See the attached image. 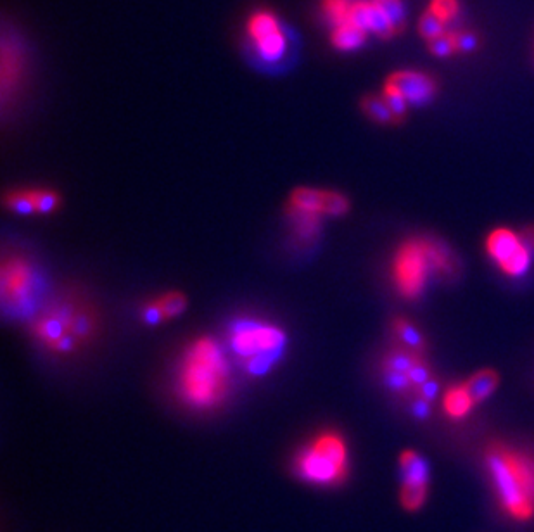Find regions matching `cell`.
<instances>
[{
    "label": "cell",
    "instance_id": "3",
    "mask_svg": "<svg viewBox=\"0 0 534 532\" xmlns=\"http://www.w3.org/2000/svg\"><path fill=\"white\" fill-rule=\"evenodd\" d=\"M455 253L445 242L433 237H414L396 249L391 279L401 298L419 299L431 277L452 279L458 272Z\"/></svg>",
    "mask_w": 534,
    "mask_h": 532
},
{
    "label": "cell",
    "instance_id": "17",
    "mask_svg": "<svg viewBox=\"0 0 534 532\" xmlns=\"http://www.w3.org/2000/svg\"><path fill=\"white\" fill-rule=\"evenodd\" d=\"M325 194H327V190L298 187V189L293 190V194L289 197V208L324 215Z\"/></svg>",
    "mask_w": 534,
    "mask_h": 532
},
{
    "label": "cell",
    "instance_id": "37",
    "mask_svg": "<svg viewBox=\"0 0 534 532\" xmlns=\"http://www.w3.org/2000/svg\"><path fill=\"white\" fill-rule=\"evenodd\" d=\"M412 408H414L415 417L426 418L427 415H429V412H431V403L426 401V399H422L417 396Z\"/></svg>",
    "mask_w": 534,
    "mask_h": 532
},
{
    "label": "cell",
    "instance_id": "1",
    "mask_svg": "<svg viewBox=\"0 0 534 532\" xmlns=\"http://www.w3.org/2000/svg\"><path fill=\"white\" fill-rule=\"evenodd\" d=\"M230 361L215 337L201 336L184 349L175 377L178 398L196 412L222 405L230 389Z\"/></svg>",
    "mask_w": 534,
    "mask_h": 532
},
{
    "label": "cell",
    "instance_id": "11",
    "mask_svg": "<svg viewBox=\"0 0 534 532\" xmlns=\"http://www.w3.org/2000/svg\"><path fill=\"white\" fill-rule=\"evenodd\" d=\"M386 82L393 83L396 89L405 95L410 106L429 104L438 92V83L433 76L422 73V71H396L393 75L388 76Z\"/></svg>",
    "mask_w": 534,
    "mask_h": 532
},
{
    "label": "cell",
    "instance_id": "13",
    "mask_svg": "<svg viewBox=\"0 0 534 532\" xmlns=\"http://www.w3.org/2000/svg\"><path fill=\"white\" fill-rule=\"evenodd\" d=\"M476 401L472 399L469 389L464 384H455L446 389L443 394V412L453 420H462L474 410Z\"/></svg>",
    "mask_w": 534,
    "mask_h": 532
},
{
    "label": "cell",
    "instance_id": "26",
    "mask_svg": "<svg viewBox=\"0 0 534 532\" xmlns=\"http://www.w3.org/2000/svg\"><path fill=\"white\" fill-rule=\"evenodd\" d=\"M4 204L9 211H13L16 215H33L37 213L35 204L28 196V189L9 190L6 197H4Z\"/></svg>",
    "mask_w": 534,
    "mask_h": 532
},
{
    "label": "cell",
    "instance_id": "15",
    "mask_svg": "<svg viewBox=\"0 0 534 532\" xmlns=\"http://www.w3.org/2000/svg\"><path fill=\"white\" fill-rule=\"evenodd\" d=\"M391 330H393L396 344H400V346L410 349V351H415V353H420V355L426 353V337L420 332L419 327L410 322L408 318H395L393 325H391Z\"/></svg>",
    "mask_w": 534,
    "mask_h": 532
},
{
    "label": "cell",
    "instance_id": "35",
    "mask_svg": "<svg viewBox=\"0 0 534 532\" xmlns=\"http://www.w3.org/2000/svg\"><path fill=\"white\" fill-rule=\"evenodd\" d=\"M78 348H80V344H78L77 339L68 332L52 346L51 351H54L56 355H73Z\"/></svg>",
    "mask_w": 534,
    "mask_h": 532
},
{
    "label": "cell",
    "instance_id": "31",
    "mask_svg": "<svg viewBox=\"0 0 534 532\" xmlns=\"http://www.w3.org/2000/svg\"><path fill=\"white\" fill-rule=\"evenodd\" d=\"M436 18L441 19L445 25L457 18L458 11H460V4L458 0H431L429 9Z\"/></svg>",
    "mask_w": 534,
    "mask_h": 532
},
{
    "label": "cell",
    "instance_id": "21",
    "mask_svg": "<svg viewBox=\"0 0 534 532\" xmlns=\"http://www.w3.org/2000/svg\"><path fill=\"white\" fill-rule=\"evenodd\" d=\"M362 109L370 120L379 125H398L395 114L389 109L388 102L382 95H365L362 99Z\"/></svg>",
    "mask_w": 534,
    "mask_h": 532
},
{
    "label": "cell",
    "instance_id": "33",
    "mask_svg": "<svg viewBox=\"0 0 534 532\" xmlns=\"http://www.w3.org/2000/svg\"><path fill=\"white\" fill-rule=\"evenodd\" d=\"M140 318H142V322L149 325V327H156V325L168 322V320H166L165 311H163L161 304H159V299L147 301V303L142 306V310H140Z\"/></svg>",
    "mask_w": 534,
    "mask_h": 532
},
{
    "label": "cell",
    "instance_id": "25",
    "mask_svg": "<svg viewBox=\"0 0 534 532\" xmlns=\"http://www.w3.org/2000/svg\"><path fill=\"white\" fill-rule=\"evenodd\" d=\"M28 196L35 204V209L40 215H49L54 213L61 206V196L54 190L47 189H28Z\"/></svg>",
    "mask_w": 534,
    "mask_h": 532
},
{
    "label": "cell",
    "instance_id": "32",
    "mask_svg": "<svg viewBox=\"0 0 534 532\" xmlns=\"http://www.w3.org/2000/svg\"><path fill=\"white\" fill-rule=\"evenodd\" d=\"M377 6L381 7L382 11L386 13L393 25L398 28V30H403V25H405V7H403V2L401 0H374Z\"/></svg>",
    "mask_w": 534,
    "mask_h": 532
},
{
    "label": "cell",
    "instance_id": "10",
    "mask_svg": "<svg viewBox=\"0 0 534 532\" xmlns=\"http://www.w3.org/2000/svg\"><path fill=\"white\" fill-rule=\"evenodd\" d=\"M78 304L71 299H61L47 308L44 313H39L30 323V332L37 341L42 342L45 348L52 346L70 332L71 320L77 313Z\"/></svg>",
    "mask_w": 534,
    "mask_h": 532
},
{
    "label": "cell",
    "instance_id": "19",
    "mask_svg": "<svg viewBox=\"0 0 534 532\" xmlns=\"http://www.w3.org/2000/svg\"><path fill=\"white\" fill-rule=\"evenodd\" d=\"M97 332V317L94 311L89 308H80L78 306L75 317L71 320L70 334L77 339L80 346L89 344Z\"/></svg>",
    "mask_w": 534,
    "mask_h": 532
},
{
    "label": "cell",
    "instance_id": "27",
    "mask_svg": "<svg viewBox=\"0 0 534 532\" xmlns=\"http://www.w3.org/2000/svg\"><path fill=\"white\" fill-rule=\"evenodd\" d=\"M382 97L388 102L389 109L395 114L396 123L400 125L401 121L405 120L407 116L408 104L405 95L401 94L400 90L396 89L393 83L386 82L384 89H382Z\"/></svg>",
    "mask_w": 534,
    "mask_h": 532
},
{
    "label": "cell",
    "instance_id": "4",
    "mask_svg": "<svg viewBox=\"0 0 534 532\" xmlns=\"http://www.w3.org/2000/svg\"><path fill=\"white\" fill-rule=\"evenodd\" d=\"M229 348L246 374L263 377L284 355L287 336L275 323L241 318L230 325Z\"/></svg>",
    "mask_w": 534,
    "mask_h": 532
},
{
    "label": "cell",
    "instance_id": "8",
    "mask_svg": "<svg viewBox=\"0 0 534 532\" xmlns=\"http://www.w3.org/2000/svg\"><path fill=\"white\" fill-rule=\"evenodd\" d=\"M248 35L256 54L265 63H279L287 52V37L274 13L261 9L248 19Z\"/></svg>",
    "mask_w": 534,
    "mask_h": 532
},
{
    "label": "cell",
    "instance_id": "30",
    "mask_svg": "<svg viewBox=\"0 0 534 532\" xmlns=\"http://www.w3.org/2000/svg\"><path fill=\"white\" fill-rule=\"evenodd\" d=\"M350 211V201L348 197L336 192V190H327L325 194L324 215L343 216Z\"/></svg>",
    "mask_w": 534,
    "mask_h": 532
},
{
    "label": "cell",
    "instance_id": "23",
    "mask_svg": "<svg viewBox=\"0 0 534 532\" xmlns=\"http://www.w3.org/2000/svg\"><path fill=\"white\" fill-rule=\"evenodd\" d=\"M429 493V486L420 484H401L400 503L407 512H417L424 507Z\"/></svg>",
    "mask_w": 534,
    "mask_h": 532
},
{
    "label": "cell",
    "instance_id": "22",
    "mask_svg": "<svg viewBox=\"0 0 534 532\" xmlns=\"http://www.w3.org/2000/svg\"><path fill=\"white\" fill-rule=\"evenodd\" d=\"M291 222L294 223V230L298 234L299 239H313L317 237L318 230H320V218L324 215L318 213H306V211H299V209L287 208Z\"/></svg>",
    "mask_w": 534,
    "mask_h": 532
},
{
    "label": "cell",
    "instance_id": "28",
    "mask_svg": "<svg viewBox=\"0 0 534 532\" xmlns=\"http://www.w3.org/2000/svg\"><path fill=\"white\" fill-rule=\"evenodd\" d=\"M159 304L165 311L166 320H173V318L180 317L185 310H187V298L182 292L172 291L166 292L159 298Z\"/></svg>",
    "mask_w": 534,
    "mask_h": 532
},
{
    "label": "cell",
    "instance_id": "7",
    "mask_svg": "<svg viewBox=\"0 0 534 532\" xmlns=\"http://www.w3.org/2000/svg\"><path fill=\"white\" fill-rule=\"evenodd\" d=\"M486 253L507 277L519 279L526 275L533 253L522 241L521 234L510 228H495L486 239Z\"/></svg>",
    "mask_w": 534,
    "mask_h": 532
},
{
    "label": "cell",
    "instance_id": "38",
    "mask_svg": "<svg viewBox=\"0 0 534 532\" xmlns=\"http://www.w3.org/2000/svg\"><path fill=\"white\" fill-rule=\"evenodd\" d=\"M521 237L529 251L534 254V225H528L521 230Z\"/></svg>",
    "mask_w": 534,
    "mask_h": 532
},
{
    "label": "cell",
    "instance_id": "20",
    "mask_svg": "<svg viewBox=\"0 0 534 532\" xmlns=\"http://www.w3.org/2000/svg\"><path fill=\"white\" fill-rule=\"evenodd\" d=\"M20 59L18 49L4 42L2 45V90H4V95H6L7 90L16 85L18 78H20Z\"/></svg>",
    "mask_w": 534,
    "mask_h": 532
},
{
    "label": "cell",
    "instance_id": "24",
    "mask_svg": "<svg viewBox=\"0 0 534 532\" xmlns=\"http://www.w3.org/2000/svg\"><path fill=\"white\" fill-rule=\"evenodd\" d=\"M355 0H322V14L332 26L341 25L350 19Z\"/></svg>",
    "mask_w": 534,
    "mask_h": 532
},
{
    "label": "cell",
    "instance_id": "34",
    "mask_svg": "<svg viewBox=\"0 0 534 532\" xmlns=\"http://www.w3.org/2000/svg\"><path fill=\"white\" fill-rule=\"evenodd\" d=\"M429 49L434 56L450 57L457 52V40H455V33H445L441 37L436 38L433 42H429Z\"/></svg>",
    "mask_w": 534,
    "mask_h": 532
},
{
    "label": "cell",
    "instance_id": "2",
    "mask_svg": "<svg viewBox=\"0 0 534 532\" xmlns=\"http://www.w3.org/2000/svg\"><path fill=\"white\" fill-rule=\"evenodd\" d=\"M503 515L517 524L534 519V455L509 444H491L484 455Z\"/></svg>",
    "mask_w": 534,
    "mask_h": 532
},
{
    "label": "cell",
    "instance_id": "12",
    "mask_svg": "<svg viewBox=\"0 0 534 532\" xmlns=\"http://www.w3.org/2000/svg\"><path fill=\"white\" fill-rule=\"evenodd\" d=\"M350 21L363 28L367 33H374L379 38L395 37L400 30L386 16L374 0H355L351 7Z\"/></svg>",
    "mask_w": 534,
    "mask_h": 532
},
{
    "label": "cell",
    "instance_id": "18",
    "mask_svg": "<svg viewBox=\"0 0 534 532\" xmlns=\"http://www.w3.org/2000/svg\"><path fill=\"white\" fill-rule=\"evenodd\" d=\"M498 382H500V377L495 370L484 368V370H479L472 375L471 379L465 380V386L469 389L472 399L476 401V405H479L495 393Z\"/></svg>",
    "mask_w": 534,
    "mask_h": 532
},
{
    "label": "cell",
    "instance_id": "6",
    "mask_svg": "<svg viewBox=\"0 0 534 532\" xmlns=\"http://www.w3.org/2000/svg\"><path fill=\"white\" fill-rule=\"evenodd\" d=\"M37 294V273L30 261L11 254L6 256L0 266V299L4 310L11 315H25Z\"/></svg>",
    "mask_w": 534,
    "mask_h": 532
},
{
    "label": "cell",
    "instance_id": "9",
    "mask_svg": "<svg viewBox=\"0 0 534 532\" xmlns=\"http://www.w3.org/2000/svg\"><path fill=\"white\" fill-rule=\"evenodd\" d=\"M422 358L424 355L403 348L396 342L391 346V349H388V353L381 361V375L384 384L391 393L401 394V396L415 394L410 374Z\"/></svg>",
    "mask_w": 534,
    "mask_h": 532
},
{
    "label": "cell",
    "instance_id": "29",
    "mask_svg": "<svg viewBox=\"0 0 534 532\" xmlns=\"http://www.w3.org/2000/svg\"><path fill=\"white\" fill-rule=\"evenodd\" d=\"M445 23L441 19L436 18L431 11H426L422 14L419 23V32L422 37L426 38L427 42H433L436 38L445 35Z\"/></svg>",
    "mask_w": 534,
    "mask_h": 532
},
{
    "label": "cell",
    "instance_id": "5",
    "mask_svg": "<svg viewBox=\"0 0 534 532\" xmlns=\"http://www.w3.org/2000/svg\"><path fill=\"white\" fill-rule=\"evenodd\" d=\"M348 444L336 431L320 432L294 458V474L301 481L332 488L348 477Z\"/></svg>",
    "mask_w": 534,
    "mask_h": 532
},
{
    "label": "cell",
    "instance_id": "16",
    "mask_svg": "<svg viewBox=\"0 0 534 532\" xmlns=\"http://www.w3.org/2000/svg\"><path fill=\"white\" fill-rule=\"evenodd\" d=\"M367 35L369 33L348 19V21H344L341 25L334 26V30L331 33V42L337 51L353 52L365 44Z\"/></svg>",
    "mask_w": 534,
    "mask_h": 532
},
{
    "label": "cell",
    "instance_id": "36",
    "mask_svg": "<svg viewBox=\"0 0 534 532\" xmlns=\"http://www.w3.org/2000/svg\"><path fill=\"white\" fill-rule=\"evenodd\" d=\"M455 40H457V52H472L477 47L476 35L471 32L455 33Z\"/></svg>",
    "mask_w": 534,
    "mask_h": 532
},
{
    "label": "cell",
    "instance_id": "14",
    "mask_svg": "<svg viewBox=\"0 0 534 532\" xmlns=\"http://www.w3.org/2000/svg\"><path fill=\"white\" fill-rule=\"evenodd\" d=\"M401 484L429 486V465L417 451L405 450L400 455Z\"/></svg>",
    "mask_w": 534,
    "mask_h": 532
}]
</instances>
